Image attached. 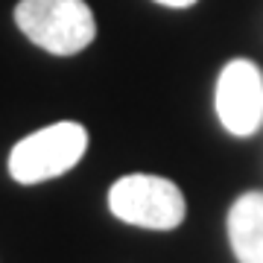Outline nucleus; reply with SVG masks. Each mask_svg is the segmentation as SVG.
Wrapping results in <instances>:
<instances>
[{"mask_svg": "<svg viewBox=\"0 0 263 263\" xmlns=\"http://www.w3.org/2000/svg\"><path fill=\"white\" fill-rule=\"evenodd\" d=\"M15 24L35 47L53 56H76L97 38L94 12L85 0H21Z\"/></svg>", "mask_w": 263, "mask_h": 263, "instance_id": "nucleus-1", "label": "nucleus"}, {"mask_svg": "<svg viewBox=\"0 0 263 263\" xmlns=\"http://www.w3.org/2000/svg\"><path fill=\"white\" fill-rule=\"evenodd\" d=\"M88 149V129L82 123L62 120L21 138L9 152V176L18 184H41L59 179L82 161Z\"/></svg>", "mask_w": 263, "mask_h": 263, "instance_id": "nucleus-2", "label": "nucleus"}, {"mask_svg": "<svg viewBox=\"0 0 263 263\" xmlns=\"http://www.w3.org/2000/svg\"><path fill=\"white\" fill-rule=\"evenodd\" d=\"M108 208L117 219L149 231H173L187 216V202L176 181L149 173H132L114 181Z\"/></svg>", "mask_w": 263, "mask_h": 263, "instance_id": "nucleus-3", "label": "nucleus"}, {"mask_svg": "<svg viewBox=\"0 0 263 263\" xmlns=\"http://www.w3.org/2000/svg\"><path fill=\"white\" fill-rule=\"evenodd\" d=\"M216 117L234 138H252L263 126V70L249 59H234L216 79Z\"/></svg>", "mask_w": 263, "mask_h": 263, "instance_id": "nucleus-4", "label": "nucleus"}, {"mask_svg": "<svg viewBox=\"0 0 263 263\" xmlns=\"http://www.w3.org/2000/svg\"><path fill=\"white\" fill-rule=\"evenodd\" d=\"M228 243L240 263H263V190H249L228 208Z\"/></svg>", "mask_w": 263, "mask_h": 263, "instance_id": "nucleus-5", "label": "nucleus"}, {"mask_svg": "<svg viewBox=\"0 0 263 263\" xmlns=\"http://www.w3.org/2000/svg\"><path fill=\"white\" fill-rule=\"evenodd\" d=\"M155 3L170 6V9H187V6H193V3H199V0H155Z\"/></svg>", "mask_w": 263, "mask_h": 263, "instance_id": "nucleus-6", "label": "nucleus"}]
</instances>
